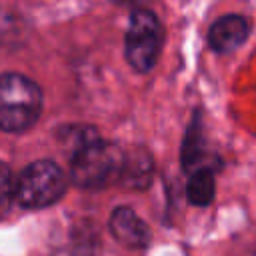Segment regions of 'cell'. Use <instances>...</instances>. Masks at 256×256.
<instances>
[{"label": "cell", "mask_w": 256, "mask_h": 256, "mask_svg": "<svg viewBox=\"0 0 256 256\" xmlns=\"http://www.w3.org/2000/svg\"><path fill=\"white\" fill-rule=\"evenodd\" d=\"M250 36V22L240 14H226L214 20L208 28L206 40L212 52L230 54L238 50Z\"/></svg>", "instance_id": "6"}, {"label": "cell", "mask_w": 256, "mask_h": 256, "mask_svg": "<svg viewBox=\"0 0 256 256\" xmlns=\"http://www.w3.org/2000/svg\"><path fill=\"white\" fill-rule=\"evenodd\" d=\"M206 156H208V148H206V138H204V130H202V118L196 112L188 124L184 140H182V148H180L182 168L188 174L198 168H204V166H208Z\"/></svg>", "instance_id": "8"}, {"label": "cell", "mask_w": 256, "mask_h": 256, "mask_svg": "<svg viewBox=\"0 0 256 256\" xmlns=\"http://www.w3.org/2000/svg\"><path fill=\"white\" fill-rule=\"evenodd\" d=\"M110 2H114V4H118V6H130L132 10H134V8H144V6H142L144 0H110Z\"/></svg>", "instance_id": "13"}, {"label": "cell", "mask_w": 256, "mask_h": 256, "mask_svg": "<svg viewBox=\"0 0 256 256\" xmlns=\"http://www.w3.org/2000/svg\"><path fill=\"white\" fill-rule=\"evenodd\" d=\"M68 178L62 166L50 158L34 160L24 166L14 186V202L26 210H42L64 198L68 188Z\"/></svg>", "instance_id": "3"}, {"label": "cell", "mask_w": 256, "mask_h": 256, "mask_svg": "<svg viewBox=\"0 0 256 256\" xmlns=\"http://www.w3.org/2000/svg\"><path fill=\"white\" fill-rule=\"evenodd\" d=\"M214 196H216V178H214V170L210 166L198 168L188 174L186 198L192 206L206 208L214 202Z\"/></svg>", "instance_id": "9"}, {"label": "cell", "mask_w": 256, "mask_h": 256, "mask_svg": "<svg viewBox=\"0 0 256 256\" xmlns=\"http://www.w3.org/2000/svg\"><path fill=\"white\" fill-rule=\"evenodd\" d=\"M72 256H102L98 234L80 232V238H74L72 242Z\"/></svg>", "instance_id": "11"}, {"label": "cell", "mask_w": 256, "mask_h": 256, "mask_svg": "<svg viewBox=\"0 0 256 256\" xmlns=\"http://www.w3.org/2000/svg\"><path fill=\"white\" fill-rule=\"evenodd\" d=\"M164 28L158 16L148 8H134L124 34V58L138 74H148L162 52Z\"/></svg>", "instance_id": "4"}, {"label": "cell", "mask_w": 256, "mask_h": 256, "mask_svg": "<svg viewBox=\"0 0 256 256\" xmlns=\"http://www.w3.org/2000/svg\"><path fill=\"white\" fill-rule=\"evenodd\" d=\"M14 186H16V180H12L10 166L4 162V166H2V208H4V212H8L10 200H14Z\"/></svg>", "instance_id": "12"}, {"label": "cell", "mask_w": 256, "mask_h": 256, "mask_svg": "<svg viewBox=\"0 0 256 256\" xmlns=\"http://www.w3.org/2000/svg\"><path fill=\"white\" fill-rule=\"evenodd\" d=\"M44 106L40 86L20 74L4 72L0 78V128L8 134H20L30 130Z\"/></svg>", "instance_id": "1"}, {"label": "cell", "mask_w": 256, "mask_h": 256, "mask_svg": "<svg viewBox=\"0 0 256 256\" xmlns=\"http://www.w3.org/2000/svg\"><path fill=\"white\" fill-rule=\"evenodd\" d=\"M124 152L118 144L96 138L70 156V180L84 190H102L118 184Z\"/></svg>", "instance_id": "2"}, {"label": "cell", "mask_w": 256, "mask_h": 256, "mask_svg": "<svg viewBox=\"0 0 256 256\" xmlns=\"http://www.w3.org/2000/svg\"><path fill=\"white\" fill-rule=\"evenodd\" d=\"M108 230L118 244L130 250H144L152 240L150 226L130 206H116L110 212Z\"/></svg>", "instance_id": "5"}, {"label": "cell", "mask_w": 256, "mask_h": 256, "mask_svg": "<svg viewBox=\"0 0 256 256\" xmlns=\"http://www.w3.org/2000/svg\"><path fill=\"white\" fill-rule=\"evenodd\" d=\"M154 180V160L150 152L142 146H134L124 152V162L120 170L118 184L128 190H146Z\"/></svg>", "instance_id": "7"}, {"label": "cell", "mask_w": 256, "mask_h": 256, "mask_svg": "<svg viewBox=\"0 0 256 256\" xmlns=\"http://www.w3.org/2000/svg\"><path fill=\"white\" fill-rule=\"evenodd\" d=\"M96 138H100V134L94 126H62L58 130V140L62 148L70 152V156Z\"/></svg>", "instance_id": "10"}]
</instances>
